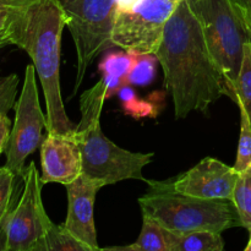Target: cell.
Returning <instances> with one entry per match:
<instances>
[{"instance_id":"8fae6325","label":"cell","mask_w":251,"mask_h":251,"mask_svg":"<svg viewBox=\"0 0 251 251\" xmlns=\"http://www.w3.org/2000/svg\"><path fill=\"white\" fill-rule=\"evenodd\" d=\"M42 183L68 185L82 176V157L74 130L47 132L41 144Z\"/></svg>"},{"instance_id":"7a4b0ae2","label":"cell","mask_w":251,"mask_h":251,"mask_svg":"<svg viewBox=\"0 0 251 251\" xmlns=\"http://www.w3.org/2000/svg\"><path fill=\"white\" fill-rule=\"evenodd\" d=\"M11 46L32 59L46 100L47 132H69V119L60 90V47L68 17L59 0H24L11 7Z\"/></svg>"},{"instance_id":"44dd1931","label":"cell","mask_w":251,"mask_h":251,"mask_svg":"<svg viewBox=\"0 0 251 251\" xmlns=\"http://www.w3.org/2000/svg\"><path fill=\"white\" fill-rule=\"evenodd\" d=\"M240 110V137L238 145V154L235 159V171L242 173L251 166V122L247 110L239 107Z\"/></svg>"},{"instance_id":"7402d4cb","label":"cell","mask_w":251,"mask_h":251,"mask_svg":"<svg viewBox=\"0 0 251 251\" xmlns=\"http://www.w3.org/2000/svg\"><path fill=\"white\" fill-rule=\"evenodd\" d=\"M20 77L16 74L0 77V114H7L16 103Z\"/></svg>"},{"instance_id":"d4e9b609","label":"cell","mask_w":251,"mask_h":251,"mask_svg":"<svg viewBox=\"0 0 251 251\" xmlns=\"http://www.w3.org/2000/svg\"><path fill=\"white\" fill-rule=\"evenodd\" d=\"M10 126H11V122L7 114H0V154L5 152L9 144L10 132H11Z\"/></svg>"},{"instance_id":"ba28073f","label":"cell","mask_w":251,"mask_h":251,"mask_svg":"<svg viewBox=\"0 0 251 251\" xmlns=\"http://www.w3.org/2000/svg\"><path fill=\"white\" fill-rule=\"evenodd\" d=\"M22 190L6 223L5 251H44V237L50 218L42 201L41 176L34 162L25 168Z\"/></svg>"},{"instance_id":"4fadbf2b","label":"cell","mask_w":251,"mask_h":251,"mask_svg":"<svg viewBox=\"0 0 251 251\" xmlns=\"http://www.w3.org/2000/svg\"><path fill=\"white\" fill-rule=\"evenodd\" d=\"M134 64V54L130 50L107 54L100 63L102 78L107 82L108 98L119 93L125 86L130 85L129 75Z\"/></svg>"},{"instance_id":"603a6c76","label":"cell","mask_w":251,"mask_h":251,"mask_svg":"<svg viewBox=\"0 0 251 251\" xmlns=\"http://www.w3.org/2000/svg\"><path fill=\"white\" fill-rule=\"evenodd\" d=\"M120 98L123 100V105L125 108V112L129 113L130 115H135V117H142V115H149L150 110L147 109V103L141 102L136 98L135 92L129 88L127 86L123 87L119 91Z\"/></svg>"},{"instance_id":"9c48e42d","label":"cell","mask_w":251,"mask_h":251,"mask_svg":"<svg viewBox=\"0 0 251 251\" xmlns=\"http://www.w3.org/2000/svg\"><path fill=\"white\" fill-rule=\"evenodd\" d=\"M15 120L10 132L5 154V166L16 176H22L25 163L42 144V131L47 126L37 88V74L33 64L25 69V78L19 100L15 103Z\"/></svg>"},{"instance_id":"30bf717a","label":"cell","mask_w":251,"mask_h":251,"mask_svg":"<svg viewBox=\"0 0 251 251\" xmlns=\"http://www.w3.org/2000/svg\"><path fill=\"white\" fill-rule=\"evenodd\" d=\"M239 172L220 159H201L195 167L172 181V186L178 193L205 200L233 201L235 184Z\"/></svg>"},{"instance_id":"277c9868","label":"cell","mask_w":251,"mask_h":251,"mask_svg":"<svg viewBox=\"0 0 251 251\" xmlns=\"http://www.w3.org/2000/svg\"><path fill=\"white\" fill-rule=\"evenodd\" d=\"M149 190L139 199L142 215H147L164 229L181 234L195 230L223 233L242 227L235 205L230 200H205L184 195L171 181H149Z\"/></svg>"},{"instance_id":"52a82bcc","label":"cell","mask_w":251,"mask_h":251,"mask_svg":"<svg viewBox=\"0 0 251 251\" xmlns=\"http://www.w3.org/2000/svg\"><path fill=\"white\" fill-rule=\"evenodd\" d=\"M180 0H136L117 9L112 29L114 47L124 50L156 54L164 29Z\"/></svg>"},{"instance_id":"ffe728a7","label":"cell","mask_w":251,"mask_h":251,"mask_svg":"<svg viewBox=\"0 0 251 251\" xmlns=\"http://www.w3.org/2000/svg\"><path fill=\"white\" fill-rule=\"evenodd\" d=\"M132 54H134V64L129 75L130 85H149L154 77L156 63L158 59L154 54H145L139 51H132Z\"/></svg>"},{"instance_id":"9a60e30c","label":"cell","mask_w":251,"mask_h":251,"mask_svg":"<svg viewBox=\"0 0 251 251\" xmlns=\"http://www.w3.org/2000/svg\"><path fill=\"white\" fill-rule=\"evenodd\" d=\"M100 250L125 251H169L167 229L147 215H142V228L136 242L124 247H109Z\"/></svg>"},{"instance_id":"ac0fdd59","label":"cell","mask_w":251,"mask_h":251,"mask_svg":"<svg viewBox=\"0 0 251 251\" xmlns=\"http://www.w3.org/2000/svg\"><path fill=\"white\" fill-rule=\"evenodd\" d=\"M44 251H91L90 248L69 232L64 225L49 220L44 237Z\"/></svg>"},{"instance_id":"cb8c5ba5","label":"cell","mask_w":251,"mask_h":251,"mask_svg":"<svg viewBox=\"0 0 251 251\" xmlns=\"http://www.w3.org/2000/svg\"><path fill=\"white\" fill-rule=\"evenodd\" d=\"M11 7L0 10V49L6 46H11Z\"/></svg>"},{"instance_id":"5bb4252c","label":"cell","mask_w":251,"mask_h":251,"mask_svg":"<svg viewBox=\"0 0 251 251\" xmlns=\"http://www.w3.org/2000/svg\"><path fill=\"white\" fill-rule=\"evenodd\" d=\"M169 251H222L225 240L222 233L213 230H195V232L176 233L167 230Z\"/></svg>"},{"instance_id":"7c38bea8","label":"cell","mask_w":251,"mask_h":251,"mask_svg":"<svg viewBox=\"0 0 251 251\" xmlns=\"http://www.w3.org/2000/svg\"><path fill=\"white\" fill-rule=\"evenodd\" d=\"M68 193V215L63 223L69 232L87 245L91 251L100 250L95 226L96 196L103 185L82 174L65 186Z\"/></svg>"},{"instance_id":"d6986e66","label":"cell","mask_w":251,"mask_h":251,"mask_svg":"<svg viewBox=\"0 0 251 251\" xmlns=\"http://www.w3.org/2000/svg\"><path fill=\"white\" fill-rule=\"evenodd\" d=\"M233 202L239 215L242 227L251 230V166L239 173L233 194Z\"/></svg>"},{"instance_id":"3957f363","label":"cell","mask_w":251,"mask_h":251,"mask_svg":"<svg viewBox=\"0 0 251 251\" xmlns=\"http://www.w3.org/2000/svg\"><path fill=\"white\" fill-rule=\"evenodd\" d=\"M108 85L100 78L80 97V123L74 129L82 157V174L103 186L127 179L147 181L142 174L154 153H141L122 149L108 139L100 127V113L107 100Z\"/></svg>"},{"instance_id":"e0dca14e","label":"cell","mask_w":251,"mask_h":251,"mask_svg":"<svg viewBox=\"0 0 251 251\" xmlns=\"http://www.w3.org/2000/svg\"><path fill=\"white\" fill-rule=\"evenodd\" d=\"M228 97L247 110L251 122V42L245 44L242 65Z\"/></svg>"},{"instance_id":"484cf974","label":"cell","mask_w":251,"mask_h":251,"mask_svg":"<svg viewBox=\"0 0 251 251\" xmlns=\"http://www.w3.org/2000/svg\"><path fill=\"white\" fill-rule=\"evenodd\" d=\"M234 1L239 5L240 9L244 12L245 17L251 25V0H234Z\"/></svg>"},{"instance_id":"83f0119b","label":"cell","mask_w":251,"mask_h":251,"mask_svg":"<svg viewBox=\"0 0 251 251\" xmlns=\"http://www.w3.org/2000/svg\"><path fill=\"white\" fill-rule=\"evenodd\" d=\"M245 251H251V230H250V239H249V243H248V245L245 247Z\"/></svg>"},{"instance_id":"4316f807","label":"cell","mask_w":251,"mask_h":251,"mask_svg":"<svg viewBox=\"0 0 251 251\" xmlns=\"http://www.w3.org/2000/svg\"><path fill=\"white\" fill-rule=\"evenodd\" d=\"M136 0H115L117 2V9H125V7H129L130 5H132Z\"/></svg>"},{"instance_id":"8992f818","label":"cell","mask_w":251,"mask_h":251,"mask_svg":"<svg viewBox=\"0 0 251 251\" xmlns=\"http://www.w3.org/2000/svg\"><path fill=\"white\" fill-rule=\"evenodd\" d=\"M76 49V78L73 96L85 80L86 73L102 53L112 48L115 0H59Z\"/></svg>"},{"instance_id":"2e32d148","label":"cell","mask_w":251,"mask_h":251,"mask_svg":"<svg viewBox=\"0 0 251 251\" xmlns=\"http://www.w3.org/2000/svg\"><path fill=\"white\" fill-rule=\"evenodd\" d=\"M19 178L21 176H16L6 166L0 167V250H5L6 223L20 199L17 196Z\"/></svg>"},{"instance_id":"5b68a950","label":"cell","mask_w":251,"mask_h":251,"mask_svg":"<svg viewBox=\"0 0 251 251\" xmlns=\"http://www.w3.org/2000/svg\"><path fill=\"white\" fill-rule=\"evenodd\" d=\"M198 16L208 49L222 70L227 97L237 80L251 25L234 0H189Z\"/></svg>"},{"instance_id":"6da1fadb","label":"cell","mask_w":251,"mask_h":251,"mask_svg":"<svg viewBox=\"0 0 251 251\" xmlns=\"http://www.w3.org/2000/svg\"><path fill=\"white\" fill-rule=\"evenodd\" d=\"M154 55L163 69L164 85L178 119L194 110L208 114L211 104L227 96L225 76L189 0H180L172 14Z\"/></svg>"}]
</instances>
